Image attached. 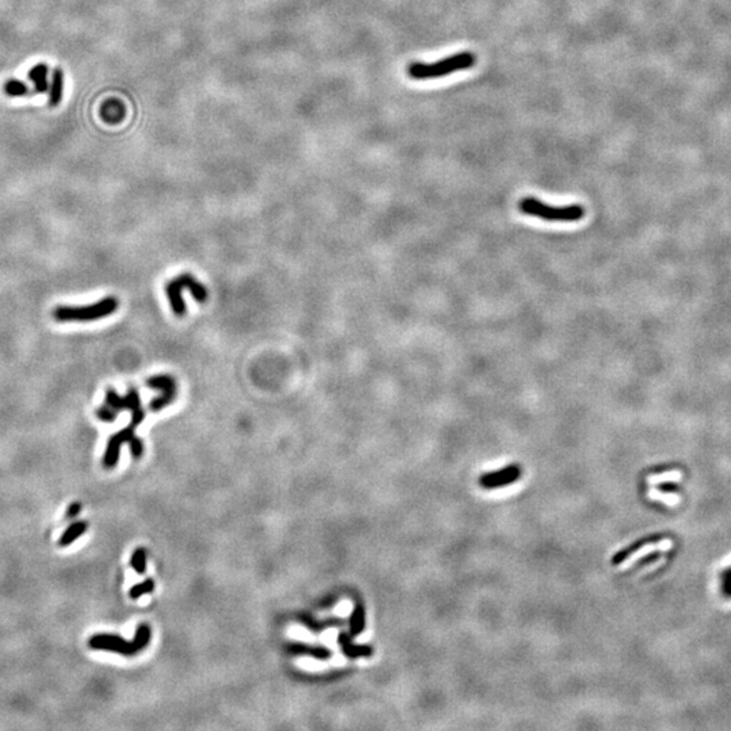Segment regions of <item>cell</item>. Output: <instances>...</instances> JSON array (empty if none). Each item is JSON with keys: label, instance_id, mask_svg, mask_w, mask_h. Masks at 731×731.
<instances>
[{"label": "cell", "instance_id": "7a4b0ae2", "mask_svg": "<svg viewBox=\"0 0 731 731\" xmlns=\"http://www.w3.org/2000/svg\"><path fill=\"white\" fill-rule=\"evenodd\" d=\"M150 641V628L148 624H140L136 630L134 640L126 641L118 635L112 634H95L88 640V646L94 650H105L122 654L125 657H133L143 651Z\"/></svg>", "mask_w": 731, "mask_h": 731}, {"label": "cell", "instance_id": "8fae6325", "mask_svg": "<svg viewBox=\"0 0 731 731\" xmlns=\"http://www.w3.org/2000/svg\"><path fill=\"white\" fill-rule=\"evenodd\" d=\"M126 116V107L118 99H109L100 107V117L107 123H119Z\"/></svg>", "mask_w": 731, "mask_h": 731}, {"label": "cell", "instance_id": "7c38bea8", "mask_svg": "<svg viewBox=\"0 0 731 731\" xmlns=\"http://www.w3.org/2000/svg\"><path fill=\"white\" fill-rule=\"evenodd\" d=\"M182 286L177 283L176 279H173L167 283L166 286V292H167V297H168V301H170V305H171V309L173 312L175 313L176 316L182 317L186 315L187 309H186V302L182 297Z\"/></svg>", "mask_w": 731, "mask_h": 731}, {"label": "cell", "instance_id": "5bb4252c", "mask_svg": "<svg viewBox=\"0 0 731 731\" xmlns=\"http://www.w3.org/2000/svg\"><path fill=\"white\" fill-rule=\"evenodd\" d=\"M88 529V523L86 522H75L72 523L71 526L68 527L61 538H60L59 545L61 547H67L69 545H72L75 540H78L86 531Z\"/></svg>", "mask_w": 731, "mask_h": 731}, {"label": "cell", "instance_id": "2e32d148", "mask_svg": "<svg viewBox=\"0 0 731 731\" xmlns=\"http://www.w3.org/2000/svg\"><path fill=\"white\" fill-rule=\"evenodd\" d=\"M62 89H64V75L60 68H56L52 75V86L49 92V105L52 107H56L62 98Z\"/></svg>", "mask_w": 731, "mask_h": 731}, {"label": "cell", "instance_id": "d4e9b609", "mask_svg": "<svg viewBox=\"0 0 731 731\" xmlns=\"http://www.w3.org/2000/svg\"><path fill=\"white\" fill-rule=\"evenodd\" d=\"M82 511V504L80 502H73L69 505L68 511H67V518L72 519V518H76Z\"/></svg>", "mask_w": 731, "mask_h": 731}, {"label": "cell", "instance_id": "5b68a950", "mask_svg": "<svg viewBox=\"0 0 731 731\" xmlns=\"http://www.w3.org/2000/svg\"><path fill=\"white\" fill-rule=\"evenodd\" d=\"M110 408H113L117 412H122V410H127L132 413V424H134L136 427L139 424H141L146 419V410L143 408V404H141V400H140V394L137 391V389L134 387H130L126 393L125 397H121L118 394L117 391L112 387H109L106 390V403Z\"/></svg>", "mask_w": 731, "mask_h": 731}, {"label": "cell", "instance_id": "4316f807", "mask_svg": "<svg viewBox=\"0 0 731 731\" xmlns=\"http://www.w3.org/2000/svg\"><path fill=\"white\" fill-rule=\"evenodd\" d=\"M660 489H661V491H664V492H674V491H676V488L673 486L672 484H665V485H661V486H660Z\"/></svg>", "mask_w": 731, "mask_h": 731}, {"label": "cell", "instance_id": "6da1fadb", "mask_svg": "<svg viewBox=\"0 0 731 731\" xmlns=\"http://www.w3.org/2000/svg\"><path fill=\"white\" fill-rule=\"evenodd\" d=\"M474 64L475 56L471 52H461L446 59L439 60L434 64L412 62L408 65L407 73L413 80H430L470 69L474 67Z\"/></svg>", "mask_w": 731, "mask_h": 731}, {"label": "cell", "instance_id": "d6986e66", "mask_svg": "<svg viewBox=\"0 0 731 731\" xmlns=\"http://www.w3.org/2000/svg\"><path fill=\"white\" fill-rule=\"evenodd\" d=\"M522 475V470H516L515 473L504 477V478H500L496 481H492V482H486L482 485V488L485 489H497V488H504V486H508V485H512L515 481H518Z\"/></svg>", "mask_w": 731, "mask_h": 731}, {"label": "cell", "instance_id": "7402d4cb", "mask_svg": "<svg viewBox=\"0 0 731 731\" xmlns=\"http://www.w3.org/2000/svg\"><path fill=\"white\" fill-rule=\"evenodd\" d=\"M516 470H519V466H516V465H511V466H507V468L497 470V471H495V473L485 474V475H482V477L479 478V484H481V486H482V485L486 484V482H492V481H496V479H500V478H504V477H507V475L515 473Z\"/></svg>", "mask_w": 731, "mask_h": 731}, {"label": "cell", "instance_id": "4fadbf2b", "mask_svg": "<svg viewBox=\"0 0 731 731\" xmlns=\"http://www.w3.org/2000/svg\"><path fill=\"white\" fill-rule=\"evenodd\" d=\"M48 67L45 64H38L30 69L29 79L31 85L34 86V91L38 94H44L49 89L48 83Z\"/></svg>", "mask_w": 731, "mask_h": 731}, {"label": "cell", "instance_id": "277c9868", "mask_svg": "<svg viewBox=\"0 0 731 731\" xmlns=\"http://www.w3.org/2000/svg\"><path fill=\"white\" fill-rule=\"evenodd\" d=\"M519 210L526 215L558 222H577L585 215L583 206H549L534 197L523 198L519 202Z\"/></svg>", "mask_w": 731, "mask_h": 731}, {"label": "cell", "instance_id": "ba28073f", "mask_svg": "<svg viewBox=\"0 0 731 731\" xmlns=\"http://www.w3.org/2000/svg\"><path fill=\"white\" fill-rule=\"evenodd\" d=\"M286 650L292 654H297V655H309V657H313L316 660H329L332 657V651L325 647V646H313V644H302V642H294V644H288L286 646Z\"/></svg>", "mask_w": 731, "mask_h": 731}, {"label": "cell", "instance_id": "603a6c76", "mask_svg": "<svg viewBox=\"0 0 731 731\" xmlns=\"http://www.w3.org/2000/svg\"><path fill=\"white\" fill-rule=\"evenodd\" d=\"M117 410L110 408L107 404H103L96 409V417L105 423H114L117 420Z\"/></svg>", "mask_w": 731, "mask_h": 731}, {"label": "cell", "instance_id": "44dd1931", "mask_svg": "<svg viewBox=\"0 0 731 731\" xmlns=\"http://www.w3.org/2000/svg\"><path fill=\"white\" fill-rule=\"evenodd\" d=\"M130 565L139 574H144L146 573V553L144 549L140 547V549L134 550V553L132 554V558H130Z\"/></svg>", "mask_w": 731, "mask_h": 731}, {"label": "cell", "instance_id": "8992f818", "mask_svg": "<svg viewBox=\"0 0 731 731\" xmlns=\"http://www.w3.org/2000/svg\"><path fill=\"white\" fill-rule=\"evenodd\" d=\"M146 386L160 391V396L153 398L149 403V409L152 410V412H159V410L164 409L171 403L175 401L177 389H176L175 380L173 377L166 376V374L155 376V377L146 380Z\"/></svg>", "mask_w": 731, "mask_h": 731}, {"label": "cell", "instance_id": "484cf974", "mask_svg": "<svg viewBox=\"0 0 731 731\" xmlns=\"http://www.w3.org/2000/svg\"><path fill=\"white\" fill-rule=\"evenodd\" d=\"M658 556H660V553H653V554H650V556H644L642 561L638 562V566H644V565H647V563H651V562L657 561Z\"/></svg>", "mask_w": 731, "mask_h": 731}, {"label": "cell", "instance_id": "30bf717a", "mask_svg": "<svg viewBox=\"0 0 731 731\" xmlns=\"http://www.w3.org/2000/svg\"><path fill=\"white\" fill-rule=\"evenodd\" d=\"M337 642L340 644L343 653L349 658H360V657H371L373 647L369 644H355L352 642L351 635L346 633H340L337 637Z\"/></svg>", "mask_w": 731, "mask_h": 731}, {"label": "cell", "instance_id": "cb8c5ba5", "mask_svg": "<svg viewBox=\"0 0 731 731\" xmlns=\"http://www.w3.org/2000/svg\"><path fill=\"white\" fill-rule=\"evenodd\" d=\"M302 622H303V624H305L306 627H309L310 630H322V628H326V627H329V626H340L343 620H335V619H332V620H326V622H315V620H312V619H309V617H302Z\"/></svg>", "mask_w": 731, "mask_h": 731}, {"label": "cell", "instance_id": "e0dca14e", "mask_svg": "<svg viewBox=\"0 0 731 731\" xmlns=\"http://www.w3.org/2000/svg\"><path fill=\"white\" fill-rule=\"evenodd\" d=\"M364 626H366V613H364L363 606L358 604L353 608L351 617H350V635L351 637L360 635L362 631L364 630Z\"/></svg>", "mask_w": 731, "mask_h": 731}, {"label": "cell", "instance_id": "ac0fdd59", "mask_svg": "<svg viewBox=\"0 0 731 731\" xmlns=\"http://www.w3.org/2000/svg\"><path fill=\"white\" fill-rule=\"evenodd\" d=\"M4 91L8 96H12V98H19V96H25V95H29L30 89L28 87L26 83L18 80V79H11L6 83L4 86Z\"/></svg>", "mask_w": 731, "mask_h": 731}, {"label": "cell", "instance_id": "ffe728a7", "mask_svg": "<svg viewBox=\"0 0 731 731\" xmlns=\"http://www.w3.org/2000/svg\"><path fill=\"white\" fill-rule=\"evenodd\" d=\"M153 590H155V581L152 579H146L144 583L132 586L130 590H129V596H130V599L137 600V599H140L141 596H144L146 593H152Z\"/></svg>", "mask_w": 731, "mask_h": 731}, {"label": "cell", "instance_id": "9c48e42d", "mask_svg": "<svg viewBox=\"0 0 731 731\" xmlns=\"http://www.w3.org/2000/svg\"><path fill=\"white\" fill-rule=\"evenodd\" d=\"M175 279L177 281V283L182 286V289L183 290H188L197 302L204 303V302L207 301V297H209L207 289L198 279H195L191 274H188V272L180 274L179 276H176Z\"/></svg>", "mask_w": 731, "mask_h": 731}, {"label": "cell", "instance_id": "52a82bcc", "mask_svg": "<svg viewBox=\"0 0 731 731\" xmlns=\"http://www.w3.org/2000/svg\"><path fill=\"white\" fill-rule=\"evenodd\" d=\"M137 438L139 437L136 435V425L132 423L117 434H114L107 441L106 451L103 455V466L106 468H116L121 455V447L125 443L130 446Z\"/></svg>", "mask_w": 731, "mask_h": 731}, {"label": "cell", "instance_id": "9a60e30c", "mask_svg": "<svg viewBox=\"0 0 731 731\" xmlns=\"http://www.w3.org/2000/svg\"><path fill=\"white\" fill-rule=\"evenodd\" d=\"M660 540H662V536L655 535V536H649V538H646V539H642V540L635 542V543L631 545L630 547H627V549L619 552L617 554H615L614 558H613V565H619V563H622L623 561H626V559L631 556V554H634V553H637L638 550H641V549H642L644 546H646V545H653V543H657V542H660Z\"/></svg>", "mask_w": 731, "mask_h": 731}, {"label": "cell", "instance_id": "3957f363", "mask_svg": "<svg viewBox=\"0 0 731 731\" xmlns=\"http://www.w3.org/2000/svg\"><path fill=\"white\" fill-rule=\"evenodd\" d=\"M119 302L116 297H106L87 306H58L52 316L59 322H96L117 312Z\"/></svg>", "mask_w": 731, "mask_h": 731}]
</instances>
